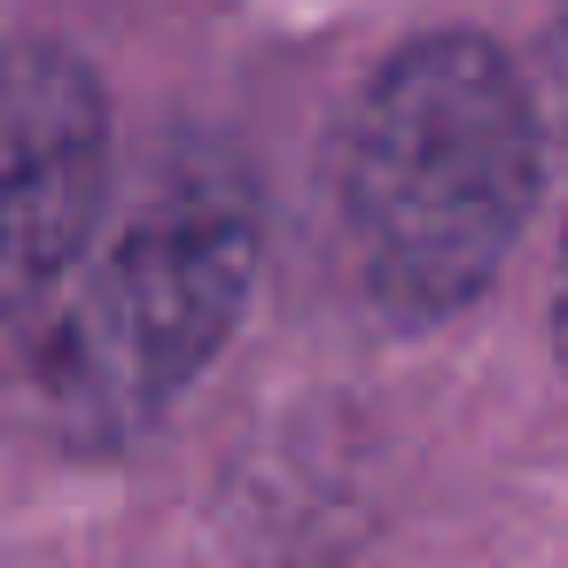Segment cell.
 Masks as SVG:
<instances>
[{"label":"cell","mask_w":568,"mask_h":568,"mask_svg":"<svg viewBox=\"0 0 568 568\" xmlns=\"http://www.w3.org/2000/svg\"><path fill=\"white\" fill-rule=\"evenodd\" d=\"M552 343L568 358V250H560V288H552Z\"/></svg>","instance_id":"5b68a950"},{"label":"cell","mask_w":568,"mask_h":568,"mask_svg":"<svg viewBox=\"0 0 568 568\" xmlns=\"http://www.w3.org/2000/svg\"><path fill=\"white\" fill-rule=\"evenodd\" d=\"M257 281V203L226 164L164 172L110 250L24 312V382L63 444H133L226 351Z\"/></svg>","instance_id":"7a4b0ae2"},{"label":"cell","mask_w":568,"mask_h":568,"mask_svg":"<svg viewBox=\"0 0 568 568\" xmlns=\"http://www.w3.org/2000/svg\"><path fill=\"white\" fill-rule=\"evenodd\" d=\"M545 164L537 87L490 40L397 48L335 133V234L358 296L397 327L475 304L521 242Z\"/></svg>","instance_id":"6da1fadb"},{"label":"cell","mask_w":568,"mask_h":568,"mask_svg":"<svg viewBox=\"0 0 568 568\" xmlns=\"http://www.w3.org/2000/svg\"><path fill=\"white\" fill-rule=\"evenodd\" d=\"M110 195V110L79 55L24 40L9 55V304L32 312L94 250Z\"/></svg>","instance_id":"3957f363"},{"label":"cell","mask_w":568,"mask_h":568,"mask_svg":"<svg viewBox=\"0 0 568 568\" xmlns=\"http://www.w3.org/2000/svg\"><path fill=\"white\" fill-rule=\"evenodd\" d=\"M537 110H545V141H552V164L568 172V17L545 48V71H537Z\"/></svg>","instance_id":"277c9868"}]
</instances>
